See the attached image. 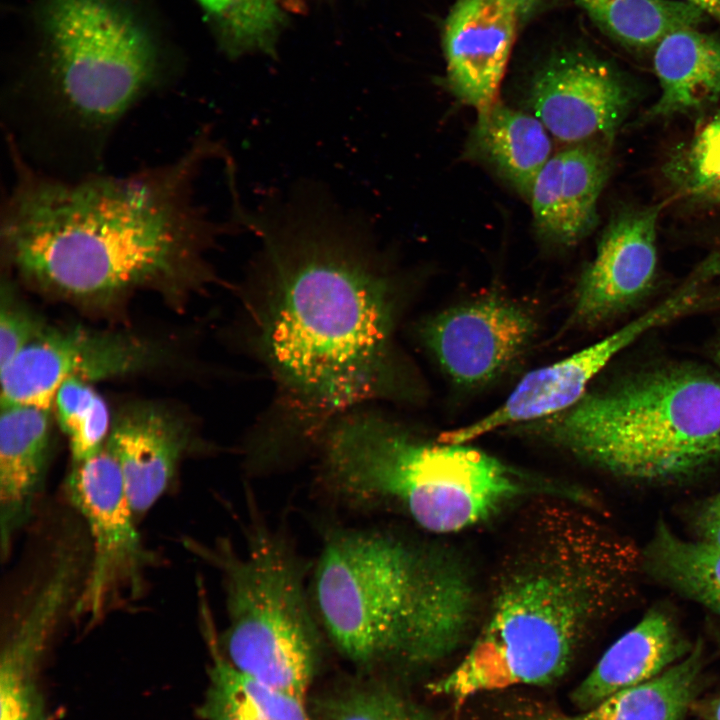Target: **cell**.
Masks as SVG:
<instances>
[{
    "mask_svg": "<svg viewBox=\"0 0 720 720\" xmlns=\"http://www.w3.org/2000/svg\"><path fill=\"white\" fill-rule=\"evenodd\" d=\"M327 706L328 720H429L413 702L380 684L349 689Z\"/></svg>",
    "mask_w": 720,
    "mask_h": 720,
    "instance_id": "29",
    "label": "cell"
},
{
    "mask_svg": "<svg viewBox=\"0 0 720 720\" xmlns=\"http://www.w3.org/2000/svg\"><path fill=\"white\" fill-rule=\"evenodd\" d=\"M13 181L0 236L27 279L69 296H107L135 286L194 281L205 254L241 230L215 219L200 199L204 168L227 152L210 128L168 162L114 176L53 175L8 142Z\"/></svg>",
    "mask_w": 720,
    "mask_h": 720,
    "instance_id": "2",
    "label": "cell"
},
{
    "mask_svg": "<svg viewBox=\"0 0 720 720\" xmlns=\"http://www.w3.org/2000/svg\"><path fill=\"white\" fill-rule=\"evenodd\" d=\"M691 302L682 291L670 296L612 334L573 354L527 373L506 400L484 417L444 432L443 443H467L497 429L536 422L575 405L592 379L621 350L649 330L682 317Z\"/></svg>",
    "mask_w": 720,
    "mask_h": 720,
    "instance_id": "10",
    "label": "cell"
},
{
    "mask_svg": "<svg viewBox=\"0 0 720 720\" xmlns=\"http://www.w3.org/2000/svg\"><path fill=\"white\" fill-rule=\"evenodd\" d=\"M309 591L323 633L359 667L438 660L472 616V586L459 569L383 528H328Z\"/></svg>",
    "mask_w": 720,
    "mask_h": 720,
    "instance_id": "4",
    "label": "cell"
},
{
    "mask_svg": "<svg viewBox=\"0 0 720 720\" xmlns=\"http://www.w3.org/2000/svg\"><path fill=\"white\" fill-rule=\"evenodd\" d=\"M45 81L25 107L91 164L114 130L157 86L161 63L149 33L114 0H46Z\"/></svg>",
    "mask_w": 720,
    "mask_h": 720,
    "instance_id": "7",
    "label": "cell"
},
{
    "mask_svg": "<svg viewBox=\"0 0 720 720\" xmlns=\"http://www.w3.org/2000/svg\"><path fill=\"white\" fill-rule=\"evenodd\" d=\"M156 359L151 345L121 333L44 327L1 370V405L50 410L68 379L85 382L129 374Z\"/></svg>",
    "mask_w": 720,
    "mask_h": 720,
    "instance_id": "11",
    "label": "cell"
},
{
    "mask_svg": "<svg viewBox=\"0 0 720 720\" xmlns=\"http://www.w3.org/2000/svg\"><path fill=\"white\" fill-rule=\"evenodd\" d=\"M64 490L89 534L88 569L73 608L91 624L122 597L142 593L145 571L155 559L136 527L118 463L105 446L73 463Z\"/></svg>",
    "mask_w": 720,
    "mask_h": 720,
    "instance_id": "9",
    "label": "cell"
},
{
    "mask_svg": "<svg viewBox=\"0 0 720 720\" xmlns=\"http://www.w3.org/2000/svg\"><path fill=\"white\" fill-rule=\"evenodd\" d=\"M109 431L108 408L98 396L88 416L68 437L73 463L85 461L99 453L105 446Z\"/></svg>",
    "mask_w": 720,
    "mask_h": 720,
    "instance_id": "32",
    "label": "cell"
},
{
    "mask_svg": "<svg viewBox=\"0 0 720 720\" xmlns=\"http://www.w3.org/2000/svg\"><path fill=\"white\" fill-rule=\"evenodd\" d=\"M718 357H719V362H720V350H719V352H718Z\"/></svg>",
    "mask_w": 720,
    "mask_h": 720,
    "instance_id": "38",
    "label": "cell"
},
{
    "mask_svg": "<svg viewBox=\"0 0 720 720\" xmlns=\"http://www.w3.org/2000/svg\"><path fill=\"white\" fill-rule=\"evenodd\" d=\"M537 322L527 306L485 296L451 307L426 325L425 340L457 384L478 386L506 371L525 352Z\"/></svg>",
    "mask_w": 720,
    "mask_h": 720,
    "instance_id": "13",
    "label": "cell"
},
{
    "mask_svg": "<svg viewBox=\"0 0 720 720\" xmlns=\"http://www.w3.org/2000/svg\"><path fill=\"white\" fill-rule=\"evenodd\" d=\"M660 96L648 114L667 117L703 108L720 97V40L685 27L670 32L654 48Z\"/></svg>",
    "mask_w": 720,
    "mask_h": 720,
    "instance_id": "20",
    "label": "cell"
},
{
    "mask_svg": "<svg viewBox=\"0 0 720 720\" xmlns=\"http://www.w3.org/2000/svg\"><path fill=\"white\" fill-rule=\"evenodd\" d=\"M552 139L535 115L497 101L478 112L468 146L473 156L529 198L538 174L553 155Z\"/></svg>",
    "mask_w": 720,
    "mask_h": 720,
    "instance_id": "21",
    "label": "cell"
},
{
    "mask_svg": "<svg viewBox=\"0 0 720 720\" xmlns=\"http://www.w3.org/2000/svg\"><path fill=\"white\" fill-rule=\"evenodd\" d=\"M642 559L655 579L720 615V547L682 538L660 520Z\"/></svg>",
    "mask_w": 720,
    "mask_h": 720,
    "instance_id": "23",
    "label": "cell"
},
{
    "mask_svg": "<svg viewBox=\"0 0 720 720\" xmlns=\"http://www.w3.org/2000/svg\"><path fill=\"white\" fill-rule=\"evenodd\" d=\"M188 444L185 424L160 407L139 405L116 418L105 447L118 463L136 516L168 490Z\"/></svg>",
    "mask_w": 720,
    "mask_h": 720,
    "instance_id": "17",
    "label": "cell"
},
{
    "mask_svg": "<svg viewBox=\"0 0 720 720\" xmlns=\"http://www.w3.org/2000/svg\"><path fill=\"white\" fill-rule=\"evenodd\" d=\"M283 0H199L214 18L232 56L272 54L284 21Z\"/></svg>",
    "mask_w": 720,
    "mask_h": 720,
    "instance_id": "25",
    "label": "cell"
},
{
    "mask_svg": "<svg viewBox=\"0 0 720 720\" xmlns=\"http://www.w3.org/2000/svg\"><path fill=\"white\" fill-rule=\"evenodd\" d=\"M318 482L337 505L396 510L432 533L473 527L538 490L466 443H432L375 414L337 419L318 447Z\"/></svg>",
    "mask_w": 720,
    "mask_h": 720,
    "instance_id": "5",
    "label": "cell"
},
{
    "mask_svg": "<svg viewBox=\"0 0 720 720\" xmlns=\"http://www.w3.org/2000/svg\"><path fill=\"white\" fill-rule=\"evenodd\" d=\"M536 422L545 440L615 476L681 478L720 458V379L698 368L653 369Z\"/></svg>",
    "mask_w": 720,
    "mask_h": 720,
    "instance_id": "6",
    "label": "cell"
},
{
    "mask_svg": "<svg viewBox=\"0 0 720 720\" xmlns=\"http://www.w3.org/2000/svg\"><path fill=\"white\" fill-rule=\"evenodd\" d=\"M98 396L88 382L77 378L59 387L54 405L59 426L68 437L88 416Z\"/></svg>",
    "mask_w": 720,
    "mask_h": 720,
    "instance_id": "31",
    "label": "cell"
},
{
    "mask_svg": "<svg viewBox=\"0 0 720 720\" xmlns=\"http://www.w3.org/2000/svg\"><path fill=\"white\" fill-rule=\"evenodd\" d=\"M660 205L623 212L605 229L576 289L571 321L602 323L631 308L651 288L657 267Z\"/></svg>",
    "mask_w": 720,
    "mask_h": 720,
    "instance_id": "14",
    "label": "cell"
},
{
    "mask_svg": "<svg viewBox=\"0 0 720 720\" xmlns=\"http://www.w3.org/2000/svg\"><path fill=\"white\" fill-rule=\"evenodd\" d=\"M696 525L700 540L720 547V490L703 505Z\"/></svg>",
    "mask_w": 720,
    "mask_h": 720,
    "instance_id": "33",
    "label": "cell"
},
{
    "mask_svg": "<svg viewBox=\"0 0 720 720\" xmlns=\"http://www.w3.org/2000/svg\"><path fill=\"white\" fill-rule=\"evenodd\" d=\"M675 1L691 4L699 9H701L703 12L706 13L707 16H711L715 19L720 20V0H675Z\"/></svg>",
    "mask_w": 720,
    "mask_h": 720,
    "instance_id": "36",
    "label": "cell"
},
{
    "mask_svg": "<svg viewBox=\"0 0 720 720\" xmlns=\"http://www.w3.org/2000/svg\"><path fill=\"white\" fill-rule=\"evenodd\" d=\"M591 22L623 47L655 48L670 32L698 27L707 15L675 0H575Z\"/></svg>",
    "mask_w": 720,
    "mask_h": 720,
    "instance_id": "24",
    "label": "cell"
},
{
    "mask_svg": "<svg viewBox=\"0 0 720 720\" xmlns=\"http://www.w3.org/2000/svg\"><path fill=\"white\" fill-rule=\"evenodd\" d=\"M707 717L709 720H720V697L709 705Z\"/></svg>",
    "mask_w": 720,
    "mask_h": 720,
    "instance_id": "37",
    "label": "cell"
},
{
    "mask_svg": "<svg viewBox=\"0 0 720 720\" xmlns=\"http://www.w3.org/2000/svg\"><path fill=\"white\" fill-rule=\"evenodd\" d=\"M630 102V90L615 68L579 48L550 56L528 90L533 115L566 146L612 138Z\"/></svg>",
    "mask_w": 720,
    "mask_h": 720,
    "instance_id": "12",
    "label": "cell"
},
{
    "mask_svg": "<svg viewBox=\"0 0 720 720\" xmlns=\"http://www.w3.org/2000/svg\"><path fill=\"white\" fill-rule=\"evenodd\" d=\"M50 410L1 405L0 546L8 556L19 530L29 521L45 479Z\"/></svg>",
    "mask_w": 720,
    "mask_h": 720,
    "instance_id": "18",
    "label": "cell"
},
{
    "mask_svg": "<svg viewBox=\"0 0 720 720\" xmlns=\"http://www.w3.org/2000/svg\"><path fill=\"white\" fill-rule=\"evenodd\" d=\"M250 512L243 552L224 539L213 546L192 540L186 544L221 574L226 660L240 673L305 700L324 634L313 609L307 568L286 530Z\"/></svg>",
    "mask_w": 720,
    "mask_h": 720,
    "instance_id": "8",
    "label": "cell"
},
{
    "mask_svg": "<svg viewBox=\"0 0 720 720\" xmlns=\"http://www.w3.org/2000/svg\"><path fill=\"white\" fill-rule=\"evenodd\" d=\"M45 326L22 303L7 284L2 286L0 305V369L8 365Z\"/></svg>",
    "mask_w": 720,
    "mask_h": 720,
    "instance_id": "30",
    "label": "cell"
},
{
    "mask_svg": "<svg viewBox=\"0 0 720 720\" xmlns=\"http://www.w3.org/2000/svg\"><path fill=\"white\" fill-rule=\"evenodd\" d=\"M703 664L698 643L658 676L621 690L572 717L554 720H683L694 698Z\"/></svg>",
    "mask_w": 720,
    "mask_h": 720,
    "instance_id": "22",
    "label": "cell"
},
{
    "mask_svg": "<svg viewBox=\"0 0 720 720\" xmlns=\"http://www.w3.org/2000/svg\"><path fill=\"white\" fill-rule=\"evenodd\" d=\"M200 714L204 720H248L229 701L209 687Z\"/></svg>",
    "mask_w": 720,
    "mask_h": 720,
    "instance_id": "34",
    "label": "cell"
},
{
    "mask_svg": "<svg viewBox=\"0 0 720 720\" xmlns=\"http://www.w3.org/2000/svg\"><path fill=\"white\" fill-rule=\"evenodd\" d=\"M209 688L229 701L248 720H313L305 700L252 679L233 668L216 649Z\"/></svg>",
    "mask_w": 720,
    "mask_h": 720,
    "instance_id": "26",
    "label": "cell"
},
{
    "mask_svg": "<svg viewBox=\"0 0 720 720\" xmlns=\"http://www.w3.org/2000/svg\"><path fill=\"white\" fill-rule=\"evenodd\" d=\"M691 649L672 617L653 608L605 651L571 699L586 711L621 690L658 676Z\"/></svg>",
    "mask_w": 720,
    "mask_h": 720,
    "instance_id": "19",
    "label": "cell"
},
{
    "mask_svg": "<svg viewBox=\"0 0 720 720\" xmlns=\"http://www.w3.org/2000/svg\"><path fill=\"white\" fill-rule=\"evenodd\" d=\"M44 653L4 641L0 659L1 720H49L37 682Z\"/></svg>",
    "mask_w": 720,
    "mask_h": 720,
    "instance_id": "27",
    "label": "cell"
},
{
    "mask_svg": "<svg viewBox=\"0 0 720 720\" xmlns=\"http://www.w3.org/2000/svg\"><path fill=\"white\" fill-rule=\"evenodd\" d=\"M233 216L259 240L252 339L278 386L274 424L255 438L284 464L345 411L401 392L392 336L396 278L368 220L311 184Z\"/></svg>",
    "mask_w": 720,
    "mask_h": 720,
    "instance_id": "1",
    "label": "cell"
},
{
    "mask_svg": "<svg viewBox=\"0 0 720 720\" xmlns=\"http://www.w3.org/2000/svg\"><path fill=\"white\" fill-rule=\"evenodd\" d=\"M670 170L688 194L720 204V113L694 136Z\"/></svg>",
    "mask_w": 720,
    "mask_h": 720,
    "instance_id": "28",
    "label": "cell"
},
{
    "mask_svg": "<svg viewBox=\"0 0 720 720\" xmlns=\"http://www.w3.org/2000/svg\"><path fill=\"white\" fill-rule=\"evenodd\" d=\"M555 1L557 0H505L516 13L520 24L525 23Z\"/></svg>",
    "mask_w": 720,
    "mask_h": 720,
    "instance_id": "35",
    "label": "cell"
},
{
    "mask_svg": "<svg viewBox=\"0 0 720 720\" xmlns=\"http://www.w3.org/2000/svg\"><path fill=\"white\" fill-rule=\"evenodd\" d=\"M519 26L505 0H455L448 11L441 33L448 86L477 112L498 101Z\"/></svg>",
    "mask_w": 720,
    "mask_h": 720,
    "instance_id": "15",
    "label": "cell"
},
{
    "mask_svg": "<svg viewBox=\"0 0 720 720\" xmlns=\"http://www.w3.org/2000/svg\"><path fill=\"white\" fill-rule=\"evenodd\" d=\"M608 172L607 155L596 142L567 145L553 153L529 196L538 234L563 247L581 241L596 224Z\"/></svg>",
    "mask_w": 720,
    "mask_h": 720,
    "instance_id": "16",
    "label": "cell"
},
{
    "mask_svg": "<svg viewBox=\"0 0 720 720\" xmlns=\"http://www.w3.org/2000/svg\"><path fill=\"white\" fill-rule=\"evenodd\" d=\"M459 664L431 687L455 700L546 685L568 669L587 628L613 608L632 572L629 546L595 520L552 507L535 521Z\"/></svg>",
    "mask_w": 720,
    "mask_h": 720,
    "instance_id": "3",
    "label": "cell"
}]
</instances>
